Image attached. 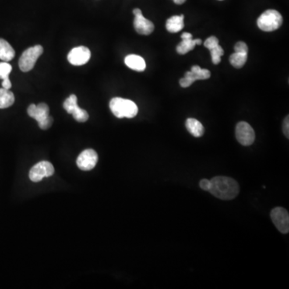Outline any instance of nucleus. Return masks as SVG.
Masks as SVG:
<instances>
[{"label":"nucleus","mask_w":289,"mask_h":289,"mask_svg":"<svg viewBox=\"0 0 289 289\" xmlns=\"http://www.w3.org/2000/svg\"><path fill=\"white\" fill-rule=\"evenodd\" d=\"M135 15L134 26L138 34L149 36L154 30V25L151 21L146 19L142 15V11L139 8H135L133 12Z\"/></svg>","instance_id":"obj_11"},{"label":"nucleus","mask_w":289,"mask_h":289,"mask_svg":"<svg viewBox=\"0 0 289 289\" xmlns=\"http://www.w3.org/2000/svg\"><path fill=\"white\" fill-rule=\"evenodd\" d=\"M98 162V154L94 149H85L78 156L76 160L77 167L84 171L93 170Z\"/></svg>","instance_id":"obj_12"},{"label":"nucleus","mask_w":289,"mask_h":289,"mask_svg":"<svg viewBox=\"0 0 289 289\" xmlns=\"http://www.w3.org/2000/svg\"><path fill=\"white\" fill-rule=\"evenodd\" d=\"M43 51L44 48L41 45H36L25 50L19 58V67L20 70L24 72L32 70Z\"/></svg>","instance_id":"obj_5"},{"label":"nucleus","mask_w":289,"mask_h":289,"mask_svg":"<svg viewBox=\"0 0 289 289\" xmlns=\"http://www.w3.org/2000/svg\"><path fill=\"white\" fill-rule=\"evenodd\" d=\"M2 86L4 89H10L12 88V83L10 79L4 80L2 82Z\"/></svg>","instance_id":"obj_27"},{"label":"nucleus","mask_w":289,"mask_h":289,"mask_svg":"<svg viewBox=\"0 0 289 289\" xmlns=\"http://www.w3.org/2000/svg\"><path fill=\"white\" fill-rule=\"evenodd\" d=\"M28 114L38 122L39 127L42 129H47L52 125L53 118L49 116V107L45 103H40L38 106L31 104L28 109Z\"/></svg>","instance_id":"obj_4"},{"label":"nucleus","mask_w":289,"mask_h":289,"mask_svg":"<svg viewBox=\"0 0 289 289\" xmlns=\"http://www.w3.org/2000/svg\"><path fill=\"white\" fill-rule=\"evenodd\" d=\"M110 108L112 113L117 118H133L136 117L138 113L137 104L132 100L121 97H114L110 102Z\"/></svg>","instance_id":"obj_2"},{"label":"nucleus","mask_w":289,"mask_h":289,"mask_svg":"<svg viewBox=\"0 0 289 289\" xmlns=\"http://www.w3.org/2000/svg\"><path fill=\"white\" fill-rule=\"evenodd\" d=\"M211 55H212V62L214 64H219L221 61L222 56L224 55V51L221 46L218 45L213 49L210 50Z\"/></svg>","instance_id":"obj_21"},{"label":"nucleus","mask_w":289,"mask_h":289,"mask_svg":"<svg viewBox=\"0 0 289 289\" xmlns=\"http://www.w3.org/2000/svg\"><path fill=\"white\" fill-rule=\"evenodd\" d=\"M211 181L210 193L222 200H231L237 198L240 193V185L230 177L216 176Z\"/></svg>","instance_id":"obj_1"},{"label":"nucleus","mask_w":289,"mask_h":289,"mask_svg":"<svg viewBox=\"0 0 289 289\" xmlns=\"http://www.w3.org/2000/svg\"><path fill=\"white\" fill-rule=\"evenodd\" d=\"M15 102V96L10 89H0V109H6Z\"/></svg>","instance_id":"obj_19"},{"label":"nucleus","mask_w":289,"mask_h":289,"mask_svg":"<svg viewBox=\"0 0 289 289\" xmlns=\"http://www.w3.org/2000/svg\"><path fill=\"white\" fill-rule=\"evenodd\" d=\"M181 38L182 39V40L176 47V50L180 55H185L190 51H192L195 46L202 44V40L200 39L193 40L192 35L188 32H183L181 34Z\"/></svg>","instance_id":"obj_14"},{"label":"nucleus","mask_w":289,"mask_h":289,"mask_svg":"<svg viewBox=\"0 0 289 289\" xmlns=\"http://www.w3.org/2000/svg\"><path fill=\"white\" fill-rule=\"evenodd\" d=\"M91 57L90 50L85 46L72 48L68 55V62L75 66H82L89 62Z\"/></svg>","instance_id":"obj_13"},{"label":"nucleus","mask_w":289,"mask_h":289,"mask_svg":"<svg viewBox=\"0 0 289 289\" xmlns=\"http://www.w3.org/2000/svg\"><path fill=\"white\" fill-rule=\"evenodd\" d=\"M15 55V50L11 44L7 40L0 39V60L8 62L12 61Z\"/></svg>","instance_id":"obj_18"},{"label":"nucleus","mask_w":289,"mask_h":289,"mask_svg":"<svg viewBox=\"0 0 289 289\" xmlns=\"http://www.w3.org/2000/svg\"><path fill=\"white\" fill-rule=\"evenodd\" d=\"M12 67L11 64L8 62H0V79L8 80L9 79V75L12 72Z\"/></svg>","instance_id":"obj_22"},{"label":"nucleus","mask_w":289,"mask_h":289,"mask_svg":"<svg viewBox=\"0 0 289 289\" xmlns=\"http://www.w3.org/2000/svg\"><path fill=\"white\" fill-rule=\"evenodd\" d=\"M167 30L170 33H177L184 28V15H174L169 18L166 23Z\"/></svg>","instance_id":"obj_17"},{"label":"nucleus","mask_w":289,"mask_h":289,"mask_svg":"<svg viewBox=\"0 0 289 289\" xmlns=\"http://www.w3.org/2000/svg\"><path fill=\"white\" fill-rule=\"evenodd\" d=\"M219 44V40L216 36H211L209 38L206 39L204 42V46L207 49L212 50L215 47H217Z\"/></svg>","instance_id":"obj_23"},{"label":"nucleus","mask_w":289,"mask_h":289,"mask_svg":"<svg viewBox=\"0 0 289 289\" xmlns=\"http://www.w3.org/2000/svg\"><path fill=\"white\" fill-rule=\"evenodd\" d=\"M186 127L188 132L195 138H200L204 135V127L200 121L195 118H188L186 121Z\"/></svg>","instance_id":"obj_16"},{"label":"nucleus","mask_w":289,"mask_h":289,"mask_svg":"<svg viewBox=\"0 0 289 289\" xmlns=\"http://www.w3.org/2000/svg\"><path fill=\"white\" fill-rule=\"evenodd\" d=\"M289 118L288 116L285 117V119L283 121V134L285 135L286 138H289Z\"/></svg>","instance_id":"obj_26"},{"label":"nucleus","mask_w":289,"mask_h":289,"mask_svg":"<svg viewBox=\"0 0 289 289\" xmlns=\"http://www.w3.org/2000/svg\"><path fill=\"white\" fill-rule=\"evenodd\" d=\"M63 106L67 113L72 114L74 119L78 122H85L89 119V116L87 111L80 108L77 106V97L76 95L72 94L68 96V98L64 100Z\"/></svg>","instance_id":"obj_6"},{"label":"nucleus","mask_w":289,"mask_h":289,"mask_svg":"<svg viewBox=\"0 0 289 289\" xmlns=\"http://www.w3.org/2000/svg\"><path fill=\"white\" fill-rule=\"evenodd\" d=\"M125 64L128 68L137 72H143L146 68V61L140 56L128 55L125 58Z\"/></svg>","instance_id":"obj_15"},{"label":"nucleus","mask_w":289,"mask_h":289,"mask_svg":"<svg viewBox=\"0 0 289 289\" xmlns=\"http://www.w3.org/2000/svg\"><path fill=\"white\" fill-rule=\"evenodd\" d=\"M54 172H55V169L51 163L47 161H42L31 169L30 172H29V178L32 181L38 182L44 178H47V177L53 175Z\"/></svg>","instance_id":"obj_9"},{"label":"nucleus","mask_w":289,"mask_h":289,"mask_svg":"<svg viewBox=\"0 0 289 289\" xmlns=\"http://www.w3.org/2000/svg\"><path fill=\"white\" fill-rule=\"evenodd\" d=\"M271 219L278 231L282 234H287L289 231V215L286 209L276 207L271 212Z\"/></svg>","instance_id":"obj_10"},{"label":"nucleus","mask_w":289,"mask_h":289,"mask_svg":"<svg viewBox=\"0 0 289 289\" xmlns=\"http://www.w3.org/2000/svg\"><path fill=\"white\" fill-rule=\"evenodd\" d=\"M187 0H174V4H178V5H181V4H183Z\"/></svg>","instance_id":"obj_28"},{"label":"nucleus","mask_w":289,"mask_h":289,"mask_svg":"<svg viewBox=\"0 0 289 289\" xmlns=\"http://www.w3.org/2000/svg\"><path fill=\"white\" fill-rule=\"evenodd\" d=\"M235 136L238 142L244 146H251L255 142V131L253 128L245 121H240L237 124Z\"/></svg>","instance_id":"obj_7"},{"label":"nucleus","mask_w":289,"mask_h":289,"mask_svg":"<svg viewBox=\"0 0 289 289\" xmlns=\"http://www.w3.org/2000/svg\"><path fill=\"white\" fill-rule=\"evenodd\" d=\"M234 51H237V52H248V45L243 41L238 42V43L234 45Z\"/></svg>","instance_id":"obj_24"},{"label":"nucleus","mask_w":289,"mask_h":289,"mask_svg":"<svg viewBox=\"0 0 289 289\" xmlns=\"http://www.w3.org/2000/svg\"><path fill=\"white\" fill-rule=\"evenodd\" d=\"M211 72L207 69H202L199 65H194L191 70L186 72L185 76L179 81L180 85L182 88H188L196 81L209 79Z\"/></svg>","instance_id":"obj_8"},{"label":"nucleus","mask_w":289,"mask_h":289,"mask_svg":"<svg viewBox=\"0 0 289 289\" xmlns=\"http://www.w3.org/2000/svg\"><path fill=\"white\" fill-rule=\"evenodd\" d=\"M199 187H200L201 189L205 191H209L211 189V181L210 180L206 179V178H203V179L201 180L200 182H199Z\"/></svg>","instance_id":"obj_25"},{"label":"nucleus","mask_w":289,"mask_h":289,"mask_svg":"<svg viewBox=\"0 0 289 289\" xmlns=\"http://www.w3.org/2000/svg\"><path fill=\"white\" fill-rule=\"evenodd\" d=\"M247 60H248V53L234 51V53L230 57V63L235 68H243L247 62Z\"/></svg>","instance_id":"obj_20"},{"label":"nucleus","mask_w":289,"mask_h":289,"mask_svg":"<svg viewBox=\"0 0 289 289\" xmlns=\"http://www.w3.org/2000/svg\"><path fill=\"white\" fill-rule=\"evenodd\" d=\"M283 23L281 14L276 10H267L257 19V25L264 32H273L280 29Z\"/></svg>","instance_id":"obj_3"}]
</instances>
